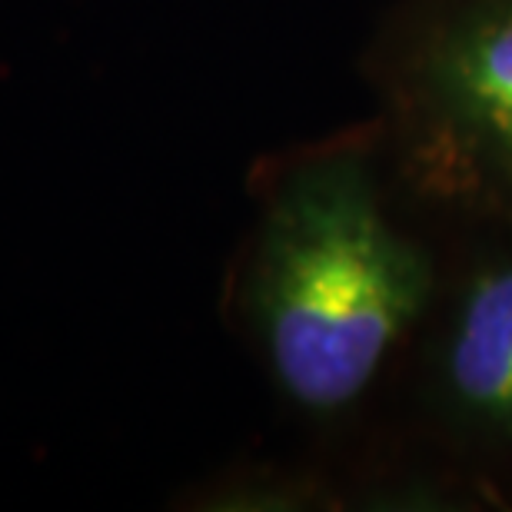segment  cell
<instances>
[{"mask_svg":"<svg viewBox=\"0 0 512 512\" xmlns=\"http://www.w3.org/2000/svg\"><path fill=\"white\" fill-rule=\"evenodd\" d=\"M449 383L473 413L512 429V266L469 290L449 343Z\"/></svg>","mask_w":512,"mask_h":512,"instance_id":"obj_3","label":"cell"},{"mask_svg":"<svg viewBox=\"0 0 512 512\" xmlns=\"http://www.w3.org/2000/svg\"><path fill=\"white\" fill-rule=\"evenodd\" d=\"M423 293V260L386 223L356 167L323 163L276 187L247 300L290 399L326 413L360 396Z\"/></svg>","mask_w":512,"mask_h":512,"instance_id":"obj_1","label":"cell"},{"mask_svg":"<svg viewBox=\"0 0 512 512\" xmlns=\"http://www.w3.org/2000/svg\"><path fill=\"white\" fill-rule=\"evenodd\" d=\"M426 160L456 190L512 207V0H473L416 74Z\"/></svg>","mask_w":512,"mask_h":512,"instance_id":"obj_2","label":"cell"}]
</instances>
